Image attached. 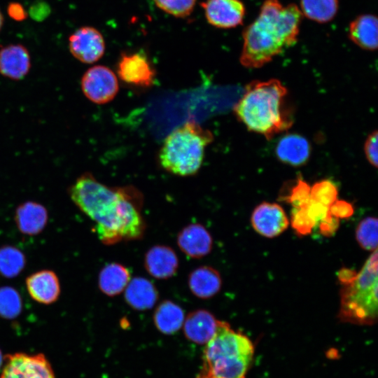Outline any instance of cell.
Returning <instances> with one entry per match:
<instances>
[{"label": "cell", "mask_w": 378, "mask_h": 378, "mask_svg": "<svg viewBox=\"0 0 378 378\" xmlns=\"http://www.w3.org/2000/svg\"><path fill=\"white\" fill-rule=\"evenodd\" d=\"M69 49L73 57L79 62L92 64L99 60L104 54V38L96 28L81 27L69 36Z\"/></svg>", "instance_id": "30bf717a"}, {"label": "cell", "mask_w": 378, "mask_h": 378, "mask_svg": "<svg viewBox=\"0 0 378 378\" xmlns=\"http://www.w3.org/2000/svg\"><path fill=\"white\" fill-rule=\"evenodd\" d=\"M0 378H55L52 367L42 354L15 353L6 356Z\"/></svg>", "instance_id": "ba28073f"}, {"label": "cell", "mask_w": 378, "mask_h": 378, "mask_svg": "<svg viewBox=\"0 0 378 378\" xmlns=\"http://www.w3.org/2000/svg\"><path fill=\"white\" fill-rule=\"evenodd\" d=\"M177 244L180 250L187 256L199 259L211 252L213 239L204 225L200 223H192L178 232Z\"/></svg>", "instance_id": "4fadbf2b"}, {"label": "cell", "mask_w": 378, "mask_h": 378, "mask_svg": "<svg viewBox=\"0 0 378 378\" xmlns=\"http://www.w3.org/2000/svg\"><path fill=\"white\" fill-rule=\"evenodd\" d=\"M302 14L295 4L283 6L279 0H265L258 18L244 30L240 63L260 68L298 41Z\"/></svg>", "instance_id": "7a4b0ae2"}, {"label": "cell", "mask_w": 378, "mask_h": 378, "mask_svg": "<svg viewBox=\"0 0 378 378\" xmlns=\"http://www.w3.org/2000/svg\"><path fill=\"white\" fill-rule=\"evenodd\" d=\"M144 267L151 276L158 279H167L176 274L178 258L171 247L155 245L146 253Z\"/></svg>", "instance_id": "9a60e30c"}, {"label": "cell", "mask_w": 378, "mask_h": 378, "mask_svg": "<svg viewBox=\"0 0 378 378\" xmlns=\"http://www.w3.org/2000/svg\"><path fill=\"white\" fill-rule=\"evenodd\" d=\"M130 279V273L127 267L117 262H111L101 270L98 286L104 294L113 297L124 291Z\"/></svg>", "instance_id": "603a6c76"}, {"label": "cell", "mask_w": 378, "mask_h": 378, "mask_svg": "<svg viewBox=\"0 0 378 378\" xmlns=\"http://www.w3.org/2000/svg\"><path fill=\"white\" fill-rule=\"evenodd\" d=\"M153 318L156 328L160 332L173 335L183 327L185 314L178 304L167 300L157 306Z\"/></svg>", "instance_id": "cb8c5ba5"}, {"label": "cell", "mask_w": 378, "mask_h": 378, "mask_svg": "<svg viewBox=\"0 0 378 378\" xmlns=\"http://www.w3.org/2000/svg\"><path fill=\"white\" fill-rule=\"evenodd\" d=\"M337 187L330 180L325 179L318 181L311 187V198L328 207L337 200Z\"/></svg>", "instance_id": "f1b7e54d"}, {"label": "cell", "mask_w": 378, "mask_h": 378, "mask_svg": "<svg viewBox=\"0 0 378 378\" xmlns=\"http://www.w3.org/2000/svg\"><path fill=\"white\" fill-rule=\"evenodd\" d=\"M2 361H3V356H2L1 352L0 351V366L2 364Z\"/></svg>", "instance_id": "f35d334b"}, {"label": "cell", "mask_w": 378, "mask_h": 378, "mask_svg": "<svg viewBox=\"0 0 378 378\" xmlns=\"http://www.w3.org/2000/svg\"><path fill=\"white\" fill-rule=\"evenodd\" d=\"M339 219L329 214L328 216L319 223L320 232L324 236H331L339 227Z\"/></svg>", "instance_id": "d590c367"}, {"label": "cell", "mask_w": 378, "mask_h": 378, "mask_svg": "<svg viewBox=\"0 0 378 378\" xmlns=\"http://www.w3.org/2000/svg\"><path fill=\"white\" fill-rule=\"evenodd\" d=\"M219 320L206 309H196L185 316L183 324L186 337L196 344H206L214 335Z\"/></svg>", "instance_id": "2e32d148"}, {"label": "cell", "mask_w": 378, "mask_h": 378, "mask_svg": "<svg viewBox=\"0 0 378 378\" xmlns=\"http://www.w3.org/2000/svg\"><path fill=\"white\" fill-rule=\"evenodd\" d=\"M4 15L1 13V10L0 9V31L2 29V27L4 25Z\"/></svg>", "instance_id": "74e56055"}, {"label": "cell", "mask_w": 378, "mask_h": 378, "mask_svg": "<svg viewBox=\"0 0 378 378\" xmlns=\"http://www.w3.org/2000/svg\"><path fill=\"white\" fill-rule=\"evenodd\" d=\"M291 225L299 235L310 234L316 226L314 222L307 215L304 205L300 207H293Z\"/></svg>", "instance_id": "1f68e13d"}, {"label": "cell", "mask_w": 378, "mask_h": 378, "mask_svg": "<svg viewBox=\"0 0 378 378\" xmlns=\"http://www.w3.org/2000/svg\"><path fill=\"white\" fill-rule=\"evenodd\" d=\"M329 212L338 219L348 218L354 214V207L346 201L337 200L330 206Z\"/></svg>", "instance_id": "e575fe53"}, {"label": "cell", "mask_w": 378, "mask_h": 378, "mask_svg": "<svg viewBox=\"0 0 378 378\" xmlns=\"http://www.w3.org/2000/svg\"><path fill=\"white\" fill-rule=\"evenodd\" d=\"M7 11L9 16L16 21L24 20L27 17V13H26L24 8L19 3H10L8 6Z\"/></svg>", "instance_id": "8d00e7d4"}, {"label": "cell", "mask_w": 378, "mask_h": 378, "mask_svg": "<svg viewBox=\"0 0 378 378\" xmlns=\"http://www.w3.org/2000/svg\"><path fill=\"white\" fill-rule=\"evenodd\" d=\"M164 12L176 18H186L192 12L197 0H153Z\"/></svg>", "instance_id": "f546056e"}, {"label": "cell", "mask_w": 378, "mask_h": 378, "mask_svg": "<svg viewBox=\"0 0 378 378\" xmlns=\"http://www.w3.org/2000/svg\"><path fill=\"white\" fill-rule=\"evenodd\" d=\"M201 6L207 22L221 29L241 24L246 13L245 6L240 0H206Z\"/></svg>", "instance_id": "8fae6325"}, {"label": "cell", "mask_w": 378, "mask_h": 378, "mask_svg": "<svg viewBox=\"0 0 378 378\" xmlns=\"http://www.w3.org/2000/svg\"><path fill=\"white\" fill-rule=\"evenodd\" d=\"M213 140L210 130L193 119L188 120L164 140L158 155L160 164L172 174L192 176L200 169L205 150Z\"/></svg>", "instance_id": "8992f818"}, {"label": "cell", "mask_w": 378, "mask_h": 378, "mask_svg": "<svg viewBox=\"0 0 378 378\" xmlns=\"http://www.w3.org/2000/svg\"><path fill=\"white\" fill-rule=\"evenodd\" d=\"M311 186L302 178H299L290 188L284 200L293 207L305 205L310 200Z\"/></svg>", "instance_id": "4dcf8cb0"}, {"label": "cell", "mask_w": 378, "mask_h": 378, "mask_svg": "<svg viewBox=\"0 0 378 378\" xmlns=\"http://www.w3.org/2000/svg\"><path fill=\"white\" fill-rule=\"evenodd\" d=\"M338 8V0H300L302 14L318 23H326L332 20Z\"/></svg>", "instance_id": "d4e9b609"}, {"label": "cell", "mask_w": 378, "mask_h": 378, "mask_svg": "<svg viewBox=\"0 0 378 378\" xmlns=\"http://www.w3.org/2000/svg\"><path fill=\"white\" fill-rule=\"evenodd\" d=\"M251 222L258 234L268 238L281 234L289 225L284 209L276 203L266 202L254 209Z\"/></svg>", "instance_id": "7c38bea8"}, {"label": "cell", "mask_w": 378, "mask_h": 378, "mask_svg": "<svg viewBox=\"0 0 378 378\" xmlns=\"http://www.w3.org/2000/svg\"><path fill=\"white\" fill-rule=\"evenodd\" d=\"M159 294L155 285L144 277H134L124 290V299L132 309H150L158 302Z\"/></svg>", "instance_id": "d6986e66"}, {"label": "cell", "mask_w": 378, "mask_h": 378, "mask_svg": "<svg viewBox=\"0 0 378 378\" xmlns=\"http://www.w3.org/2000/svg\"><path fill=\"white\" fill-rule=\"evenodd\" d=\"M48 219L46 208L40 203L27 201L15 210V222L18 230L27 235H36L46 227Z\"/></svg>", "instance_id": "ac0fdd59"}, {"label": "cell", "mask_w": 378, "mask_h": 378, "mask_svg": "<svg viewBox=\"0 0 378 378\" xmlns=\"http://www.w3.org/2000/svg\"><path fill=\"white\" fill-rule=\"evenodd\" d=\"M22 300L19 293L10 286L0 288V316L5 319L16 318L21 312Z\"/></svg>", "instance_id": "4316f807"}, {"label": "cell", "mask_w": 378, "mask_h": 378, "mask_svg": "<svg viewBox=\"0 0 378 378\" xmlns=\"http://www.w3.org/2000/svg\"><path fill=\"white\" fill-rule=\"evenodd\" d=\"M378 21L375 15L363 14L351 22L349 36L360 48L370 51L377 50L378 44Z\"/></svg>", "instance_id": "7402d4cb"}, {"label": "cell", "mask_w": 378, "mask_h": 378, "mask_svg": "<svg viewBox=\"0 0 378 378\" xmlns=\"http://www.w3.org/2000/svg\"><path fill=\"white\" fill-rule=\"evenodd\" d=\"M304 208L307 215L316 225L319 224L330 214L328 206L312 200L311 197L309 202L304 205Z\"/></svg>", "instance_id": "d6a6232c"}, {"label": "cell", "mask_w": 378, "mask_h": 378, "mask_svg": "<svg viewBox=\"0 0 378 378\" xmlns=\"http://www.w3.org/2000/svg\"><path fill=\"white\" fill-rule=\"evenodd\" d=\"M119 78L138 88H149L154 83L156 72L143 52L122 53L116 68Z\"/></svg>", "instance_id": "9c48e42d"}, {"label": "cell", "mask_w": 378, "mask_h": 378, "mask_svg": "<svg viewBox=\"0 0 378 378\" xmlns=\"http://www.w3.org/2000/svg\"><path fill=\"white\" fill-rule=\"evenodd\" d=\"M191 293L197 298L209 299L220 290L222 280L220 273L210 266H200L192 270L188 279Z\"/></svg>", "instance_id": "44dd1931"}, {"label": "cell", "mask_w": 378, "mask_h": 378, "mask_svg": "<svg viewBox=\"0 0 378 378\" xmlns=\"http://www.w3.org/2000/svg\"><path fill=\"white\" fill-rule=\"evenodd\" d=\"M287 93L277 79L253 80L246 86L233 111L249 131L270 139L293 125L286 102Z\"/></svg>", "instance_id": "3957f363"}, {"label": "cell", "mask_w": 378, "mask_h": 378, "mask_svg": "<svg viewBox=\"0 0 378 378\" xmlns=\"http://www.w3.org/2000/svg\"><path fill=\"white\" fill-rule=\"evenodd\" d=\"M253 355L251 340L219 321L214 335L205 344L196 378H246Z\"/></svg>", "instance_id": "277c9868"}, {"label": "cell", "mask_w": 378, "mask_h": 378, "mask_svg": "<svg viewBox=\"0 0 378 378\" xmlns=\"http://www.w3.org/2000/svg\"><path fill=\"white\" fill-rule=\"evenodd\" d=\"M68 192L76 206L94 222V231L104 244L143 237L146 227L141 214L144 196L136 187L107 186L85 172Z\"/></svg>", "instance_id": "6da1fadb"}, {"label": "cell", "mask_w": 378, "mask_h": 378, "mask_svg": "<svg viewBox=\"0 0 378 378\" xmlns=\"http://www.w3.org/2000/svg\"><path fill=\"white\" fill-rule=\"evenodd\" d=\"M80 88L88 100L97 104H104L114 99L119 85L116 75L111 69L95 65L83 74Z\"/></svg>", "instance_id": "52a82bcc"}, {"label": "cell", "mask_w": 378, "mask_h": 378, "mask_svg": "<svg viewBox=\"0 0 378 378\" xmlns=\"http://www.w3.org/2000/svg\"><path fill=\"white\" fill-rule=\"evenodd\" d=\"M26 286L31 298L44 304L55 302L60 293L58 277L51 270H41L31 274L26 279Z\"/></svg>", "instance_id": "e0dca14e"}, {"label": "cell", "mask_w": 378, "mask_h": 378, "mask_svg": "<svg viewBox=\"0 0 378 378\" xmlns=\"http://www.w3.org/2000/svg\"><path fill=\"white\" fill-rule=\"evenodd\" d=\"M339 318L356 325H373L378 316L377 249L372 251L358 273L342 270Z\"/></svg>", "instance_id": "5b68a950"}, {"label": "cell", "mask_w": 378, "mask_h": 378, "mask_svg": "<svg viewBox=\"0 0 378 378\" xmlns=\"http://www.w3.org/2000/svg\"><path fill=\"white\" fill-rule=\"evenodd\" d=\"M25 256L16 247L5 246L0 248V274L12 278L18 275L25 266Z\"/></svg>", "instance_id": "484cf974"}, {"label": "cell", "mask_w": 378, "mask_h": 378, "mask_svg": "<svg viewBox=\"0 0 378 378\" xmlns=\"http://www.w3.org/2000/svg\"><path fill=\"white\" fill-rule=\"evenodd\" d=\"M311 147L302 135L287 134L279 141L276 154L280 161L294 167L304 164L309 159Z\"/></svg>", "instance_id": "ffe728a7"}, {"label": "cell", "mask_w": 378, "mask_h": 378, "mask_svg": "<svg viewBox=\"0 0 378 378\" xmlns=\"http://www.w3.org/2000/svg\"><path fill=\"white\" fill-rule=\"evenodd\" d=\"M378 132L377 130L368 135L364 144V152L368 162L375 168L378 165Z\"/></svg>", "instance_id": "836d02e7"}, {"label": "cell", "mask_w": 378, "mask_h": 378, "mask_svg": "<svg viewBox=\"0 0 378 378\" xmlns=\"http://www.w3.org/2000/svg\"><path fill=\"white\" fill-rule=\"evenodd\" d=\"M377 219L367 217L362 220L356 230V238L365 250L373 251L377 249Z\"/></svg>", "instance_id": "83f0119b"}, {"label": "cell", "mask_w": 378, "mask_h": 378, "mask_svg": "<svg viewBox=\"0 0 378 378\" xmlns=\"http://www.w3.org/2000/svg\"><path fill=\"white\" fill-rule=\"evenodd\" d=\"M31 57L27 48L22 44H9L0 49V74L19 80L31 69Z\"/></svg>", "instance_id": "5bb4252c"}]
</instances>
